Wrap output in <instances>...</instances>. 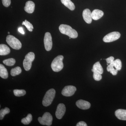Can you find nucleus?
<instances>
[{
  "label": "nucleus",
  "instance_id": "f3484780",
  "mask_svg": "<svg viewBox=\"0 0 126 126\" xmlns=\"http://www.w3.org/2000/svg\"><path fill=\"white\" fill-rule=\"evenodd\" d=\"M92 70L93 72H96L101 74H102L103 73V68L99 62H97L94 64Z\"/></svg>",
  "mask_w": 126,
  "mask_h": 126
},
{
  "label": "nucleus",
  "instance_id": "20e7f679",
  "mask_svg": "<svg viewBox=\"0 0 126 126\" xmlns=\"http://www.w3.org/2000/svg\"><path fill=\"white\" fill-rule=\"evenodd\" d=\"M6 41L8 44L14 49L19 50L22 47L20 41L13 35H7Z\"/></svg>",
  "mask_w": 126,
  "mask_h": 126
},
{
  "label": "nucleus",
  "instance_id": "c756f323",
  "mask_svg": "<svg viewBox=\"0 0 126 126\" xmlns=\"http://www.w3.org/2000/svg\"><path fill=\"white\" fill-rule=\"evenodd\" d=\"M106 60L108 63L110 64V63L114 61V58L113 56H110L109 58L106 59Z\"/></svg>",
  "mask_w": 126,
  "mask_h": 126
},
{
  "label": "nucleus",
  "instance_id": "a878e982",
  "mask_svg": "<svg viewBox=\"0 0 126 126\" xmlns=\"http://www.w3.org/2000/svg\"><path fill=\"white\" fill-rule=\"evenodd\" d=\"M114 67L118 70H120L122 68V62L120 60L117 59L114 61Z\"/></svg>",
  "mask_w": 126,
  "mask_h": 126
},
{
  "label": "nucleus",
  "instance_id": "9b49d317",
  "mask_svg": "<svg viewBox=\"0 0 126 126\" xmlns=\"http://www.w3.org/2000/svg\"><path fill=\"white\" fill-rule=\"evenodd\" d=\"M82 16L84 20L86 23L89 24L92 23L93 19L92 12L89 9H84L83 12Z\"/></svg>",
  "mask_w": 126,
  "mask_h": 126
},
{
  "label": "nucleus",
  "instance_id": "c85d7f7f",
  "mask_svg": "<svg viewBox=\"0 0 126 126\" xmlns=\"http://www.w3.org/2000/svg\"><path fill=\"white\" fill-rule=\"evenodd\" d=\"M3 5L6 7H9L11 4V0H2Z\"/></svg>",
  "mask_w": 126,
  "mask_h": 126
},
{
  "label": "nucleus",
  "instance_id": "5701e85b",
  "mask_svg": "<svg viewBox=\"0 0 126 126\" xmlns=\"http://www.w3.org/2000/svg\"><path fill=\"white\" fill-rule=\"evenodd\" d=\"M10 112V110L9 108L6 107L5 109H2L0 111V119L2 120L5 115L8 114Z\"/></svg>",
  "mask_w": 126,
  "mask_h": 126
},
{
  "label": "nucleus",
  "instance_id": "393cba45",
  "mask_svg": "<svg viewBox=\"0 0 126 126\" xmlns=\"http://www.w3.org/2000/svg\"><path fill=\"white\" fill-rule=\"evenodd\" d=\"M22 25H25L29 31L30 32L33 31V29H34L33 25L26 20H25L24 21H23Z\"/></svg>",
  "mask_w": 126,
  "mask_h": 126
},
{
  "label": "nucleus",
  "instance_id": "6e6552de",
  "mask_svg": "<svg viewBox=\"0 0 126 126\" xmlns=\"http://www.w3.org/2000/svg\"><path fill=\"white\" fill-rule=\"evenodd\" d=\"M44 44L45 49L49 51L52 49L53 43L51 34L49 32H46L45 35Z\"/></svg>",
  "mask_w": 126,
  "mask_h": 126
},
{
  "label": "nucleus",
  "instance_id": "aec40b11",
  "mask_svg": "<svg viewBox=\"0 0 126 126\" xmlns=\"http://www.w3.org/2000/svg\"><path fill=\"white\" fill-rule=\"evenodd\" d=\"M22 70L20 67H16L11 69V74L13 77H15L20 74Z\"/></svg>",
  "mask_w": 126,
  "mask_h": 126
},
{
  "label": "nucleus",
  "instance_id": "423d86ee",
  "mask_svg": "<svg viewBox=\"0 0 126 126\" xmlns=\"http://www.w3.org/2000/svg\"><path fill=\"white\" fill-rule=\"evenodd\" d=\"M39 122L43 125L50 126L52 124L53 117L49 113H45L42 117H39L38 118Z\"/></svg>",
  "mask_w": 126,
  "mask_h": 126
},
{
  "label": "nucleus",
  "instance_id": "0eeeda50",
  "mask_svg": "<svg viewBox=\"0 0 126 126\" xmlns=\"http://www.w3.org/2000/svg\"><path fill=\"white\" fill-rule=\"evenodd\" d=\"M121 36V34L117 32L109 33L104 37L103 41L105 43H110L117 40Z\"/></svg>",
  "mask_w": 126,
  "mask_h": 126
},
{
  "label": "nucleus",
  "instance_id": "473e14b6",
  "mask_svg": "<svg viewBox=\"0 0 126 126\" xmlns=\"http://www.w3.org/2000/svg\"><path fill=\"white\" fill-rule=\"evenodd\" d=\"M18 31L20 33L22 34H24L25 32L23 30V28L22 27H19L18 29Z\"/></svg>",
  "mask_w": 126,
  "mask_h": 126
},
{
  "label": "nucleus",
  "instance_id": "cd10ccee",
  "mask_svg": "<svg viewBox=\"0 0 126 126\" xmlns=\"http://www.w3.org/2000/svg\"><path fill=\"white\" fill-rule=\"evenodd\" d=\"M114 61H113L111 63H110L109 65H108L107 67V70L108 72H110L112 70H114Z\"/></svg>",
  "mask_w": 126,
  "mask_h": 126
},
{
  "label": "nucleus",
  "instance_id": "ddd939ff",
  "mask_svg": "<svg viewBox=\"0 0 126 126\" xmlns=\"http://www.w3.org/2000/svg\"><path fill=\"white\" fill-rule=\"evenodd\" d=\"M34 3L31 1H29L26 3L25 6L24 7L25 11L29 14H32L34 11Z\"/></svg>",
  "mask_w": 126,
  "mask_h": 126
},
{
  "label": "nucleus",
  "instance_id": "4be33fe9",
  "mask_svg": "<svg viewBox=\"0 0 126 126\" xmlns=\"http://www.w3.org/2000/svg\"><path fill=\"white\" fill-rule=\"evenodd\" d=\"M16 60L14 58H10L5 60L3 61V63L7 66H13L16 63Z\"/></svg>",
  "mask_w": 126,
  "mask_h": 126
},
{
  "label": "nucleus",
  "instance_id": "412c9836",
  "mask_svg": "<svg viewBox=\"0 0 126 126\" xmlns=\"http://www.w3.org/2000/svg\"><path fill=\"white\" fill-rule=\"evenodd\" d=\"M32 120V116L31 114H28L27 116L25 118H23L21 120V122L25 125L29 124Z\"/></svg>",
  "mask_w": 126,
  "mask_h": 126
},
{
  "label": "nucleus",
  "instance_id": "f704fd0d",
  "mask_svg": "<svg viewBox=\"0 0 126 126\" xmlns=\"http://www.w3.org/2000/svg\"><path fill=\"white\" fill-rule=\"evenodd\" d=\"M69 39H71V38H70V37H69Z\"/></svg>",
  "mask_w": 126,
  "mask_h": 126
},
{
  "label": "nucleus",
  "instance_id": "72a5a7b5",
  "mask_svg": "<svg viewBox=\"0 0 126 126\" xmlns=\"http://www.w3.org/2000/svg\"><path fill=\"white\" fill-rule=\"evenodd\" d=\"M8 34H10V32H8Z\"/></svg>",
  "mask_w": 126,
  "mask_h": 126
},
{
  "label": "nucleus",
  "instance_id": "a211bd4d",
  "mask_svg": "<svg viewBox=\"0 0 126 126\" xmlns=\"http://www.w3.org/2000/svg\"><path fill=\"white\" fill-rule=\"evenodd\" d=\"M61 2L65 6L70 10L73 11L75 9V6L70 0H61Z\"/></svg>",
  "mask_w": 126,
  "mask_h": 126
},
{
  "label": "nucleus",
  "instance_id": "f8f14e48",
  "mask_svg": "<svg viewBox=\"0 0 126 126\" xmlns=\"http://www.w3.org/2000/svg\"><path fill=\"white\" fill-rule=\"evenodd\" d=\"M76 105L79 108L82 110L89 109L91 106L90 103L82 99H80L77 101L76 102Z\"/></svg>",
  "mask_w": 126,
  "mask_h": 126
},
{
  "label": "nucleus",
  "instance_id": "1a4fd4ad",
  "mask_svg": "<svg viewBox=\"0 0 126 126\" xmlns=\"http://www.w3.org/2000/svg\"><path fill=\"white\" fill-rule=\"evenodd\" d=\"M77 90V88L74 86H65L62 90V94L63 96L66 97L72 96L74 94Z\"/></svg>",
  "mask_w": 126,
  "mask_h": 126
},
{
  "label": "nucleus",
  "instance_id": "f03ea898",
  "mask_svg": "<svg viewBox=\"0 0 126 126\" xmlns=\"http://www.w3.org/2000/svg\"><path fill=\"white\" fill-rule=\"evenodd\" d=\"M64 57L63 55L57 56L53 60L51 63V68L55 72H59L61 71L63 67V60Z\"/></svg>",
  "mask_w": 126,
  "mask_h": 126
},
{
  "label": "nucleus",
  "instance_id": "f257e3e1",
  "mask_svg": "<svg viewBox=\"0 0 126 126\" xmlns=\"http://www.w3.org/2000/svg\"><path fill=\"white\" fill-rule=\"evenodd\" d=\"M59 30L61 33L66 35L72 38H76L78 35L77 32L68 25H60L59 27Z\"/></svg>",
  "mask_w": 126,
  "mask_h": 126
},
{
  "label": "nucleus",
  "instance_id": "2eb2a0df",
  "mask_svg": "<svg viewBox=\"0 0 126 126\" xmlns=\"http://www.w3.org/2000/svg\"><path fill=\"white\" fill-rule=\"evenodd\" d=\"M104 12L101 10L95 9L92 12V18L94 20L99 19L103 16Z\"/></svg>",
  "mask_w": 126,
  "mask_h": 126
},
{
  "label": "nucleus",
  "instance_id": "39448f33",
  "mask_svg": "<svg viewBox=\"0 0 126 126\" xmlns=\"http://www.w3.org/2000/svg\"><path fill=\"white\" fill-rule=\"evenodd\" d=\"M35 59V54L32 52H29L25 56L23 61V66L25 70L29 71L31 68L32 64Z\"/></svg>",
  "mask_w": 126,
  "mask_h": 126
},
{
  "label": "nucleus",
  "instance_id": "9d476101",
  "mask_svg": "<svg viewBox=\"0 0 126 126\" xmlns=\"http://www.w3.org/2000/svg\"><path fill=\"white\" fill-rule=\"evenodd\" d=\"M66 108L65 105L63 103L59 104L57 107L55 116L58 119H61L65 113Z\"/></svg>",
  "mask_w": 126,
  "mask_h": 126
},
{
  "label": "nucleus",
  "instance_id": "7c9ffc66",
  "mask_svg": "<svg viewBox=\"0 0 126 126\" xmlns=\"http://www.w3.org/2000/svg\"><path fill=\"white\" fill-rule=\"evenodd\" d=\"M77 126H87V124L85 122L83 121H81L79 122L76 125Z\"/></svg>",
  "mask_w": 126,
  "mask_h": 126
},
{
  "label": "nucleus",
  "instance_id": "dca6fc26",
  "mask_svg": "<svg viewBox=\"0 0 126 126\" xmlns=\"http://www.w3.org/2000/svg\"><path fill=\"white\" fill-rule=\"evenodd\" d=\"M10 53V49L7 45L3 44L0 45V55H6Z\"/></svg>",
  "mask_w": 126,
  "mask_h": 126
},
{
  "label": "nucleus",
  "instance_id": "b1692460",
  "mask_svg": "<svg viewBox=\"0 0 126 126\" xmlns=\"http://www.w3.org/2000/svg\"><path fill=\"white\" fill-rule=\"evenodd\" d=\"M14 93L16 96L20 97L25 95L26 94V92L24 90L15 89L14 90Z\"/></svg>",
  "mask_w": 126,
  "mask_h": 126
},
{
  "label": "nucleus",
  "instance_id": "4468645a",
  "mask_svg": "<svg viewBox=\"0 0 126 126\" xmlns=\"http://www.w3.org/2000/svg\"><path fill=\"white\" fill-rule=\"evenodd\" d=\"M116 116L120 120L126 121V110L119 109L115 112Z\"/></svg>",
  "mask_w": 126,
  "mask_h": 126
},
{
  "label": "nucleus",
  "instance_id": "6ab92c4d",
  "mask_svg": "<svg viewBox=\"0 0 126 126\" xmlns=\"http://www.w3.org/2000/svg\"><path fill=\"white\" fill-rule=\"evenodd\" d=\"M0 76L2 78L6 79L8 77L7 70L2 64H0Z\"/></svg>",
  "mask_w": 126,
  "mask_h": 126
},
{
  "label": "nucleus",
  "instance_id": "bb28decb",
  "mask_svg": "<svg viewBox=\"0 0 126 126\" xmlns=\"http://www.w3.org/2000/svg\"><path fill=\"white\" fill-rule=\"evenodd\" d=\"M93 78L96 81H99L101 80L102 78L101 74L96 72H93Z\"/></svg>",
  "mask_w": 126,
  "mask_h": 126
},
{
  "label": "nucleus",
  "instance_id": "7ed1b4c3",
  "mask_svg": "<svg viewBox=\"0 0 126 126\" xmlns=\"http://www.w3.org/2000/svg\"><path fill=\"white\" fill-rule=\"evenodd\" d=\"M55 93V90L54 89H51L46 92L43 100V106L47 107L51 104L54 99Z\"/></svg>",
  "mask_w": 126,
  "mask_h": 126
},
{
  "label": "nucleus",
  "instance_id": "2f4dec72",
  "mask_svg": "<svg viewBox=\"0 0 126 126\" xmlns=\"http://www.w3.org/2000/svg\"><path fill=\"white\" fill-rule=\"evenodd\" d=\"M118 70L117 69H114V70H112L110 72V73L113 75H116L117 74Z\"/></svg>",
  "mask_w": 126,
  "mask_h": 126
}]
</instances>
